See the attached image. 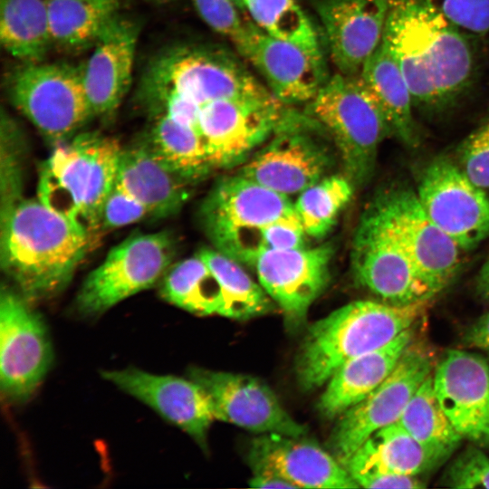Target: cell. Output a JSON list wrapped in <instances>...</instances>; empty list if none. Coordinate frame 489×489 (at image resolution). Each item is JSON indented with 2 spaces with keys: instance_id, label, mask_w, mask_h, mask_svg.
Masks as SVG:
<instances>
[{
  "instance_id": "cell-45",
  "label": "cell",
  "mask_w": 489,
  "mask_h": 489,
  "mask_svg": "<svg viewBox=\"0 0 489 489\" xmlns=\"http://www.w3.org/2000/svg\"><path fill=\"white\" fill-rule=\"evenodd\" d=\"M462 343L466 348L479 350L489 355V312L465 329Z\"/></svg>"
},
{
  "instance_id": "cell-2",
  "label": "cell",
  "mask_w": 489,
  "mask_h": 489,
  "mask_svg": "<svg viewBox=\"0 0 489 489\" xmlns=\"http://www.w3.org/2000/svg\"><path fill=\"white\" fill-rule=\"evenodd\" d=\"M92 241L38 198L24 197L0 214V264L30 302L51 299L71 282Z\"/></svg>"
},
{
  "instance_id": "cell-15",
  "label": "cell",
  "mask_w": 489,
  "mask_h": 489,
  "mask_svg": "<svg viewBox=\"0 0 489 489\" xmlns=\"http://www.w3.org/2000/svg\"><path fill=\"white\" fill-rule=\"evenodd\" d=\"M416 193L431 220L462 251L489 237V197L451 158H433L423 169Z\"/></svg>"
},
{
  "instance_id": "cell-24",
  "label": "cell",
  "mask_w": 489,
  "mask_h": 489,
  "mask_svg": "<svg viewBox=\"0 0 489 489\" xmlns=\"http://www.w3.org/2000/svg\"><path fill=\"white\" fill-rule=\"evenodd\" d=\"M139 37L138 24L121 15L96 41L83 66V81L94 117H110L129 90Z\"/></svg>"
},
{
  "instance_id": "cell-29",
  "label": "cell",
  "mask_w": 489,
  "mask_h": 489,
  "mask_svg": "<svg viewBox=\"0 0 489 489\" xmlns=\"http://www.w3.org/2000/svg\"><path fill=\"white\" fill-rule=\"evenodd\" d=\"M53 46L78 52L95 44L120 15L122 0H45Z\"/></svg>"
},
{
  "instance_id": "cell-3",
  "label": "cell",
  "mask_w": 489,
  "mask_h": 489,
  "mask_svg": "<svg viewBox=\"0 0 489 489\" xmlns=\"http://www.w3.org/2000/svg\"><path fill=\"white\" fill-rule=\"evenodd\" d=\"M431 300L397 305L351 302L313 323L297 359V379L304 390L324 384L345 362L379 349L418 322Z\"/></svg>"
},
{
  "instance_id": "cell-7",
  "label": "cell",
  "mask_w": 489,
  "mask_h": 489,
  "mask_svg": "<svg viewBox=\"0 0 489 489\" xmlns=\"http://www.w3.org/2000/svg\"><path fill=\"white\" fill-rule=\"evenodd\" d=\"M5 85L10 102L53 146L71 139L94 117L83 66L23 62L8 74Z\"/></svg>"
},
{
  "instance_id": "cell-8",
  "label": "cell",
  "mask_w": 489,
  "mask_h": 489,
  "mask_svg": "<svg viewBox=\"0 0 489 489\" xmlns=\"http://www.w3.org/2000/svg\"><path fill=\"white\" fill-rule=\"evenodd\" d=\"M175 251L173 236L168 231L127 237L87 275L75 298L76 312L83 317H97L149 289L171 266Z\"/></svg>"
},
{
  "instance_id": "cell-21",
  "label": "cell",
  "mask_w": 489,
  "mask_h": 489,
  "mask_svg": "<svg viewBox=\"0 0 489 489\" xmlns=\"http://www.w3.org/2000/svg\"><path fill=\"white\" fill-rule=\"evenodd\" d=\"M101 376L205 446L208 429L216 419L210 398L197 382L134 367L103 370Z\"/></svg>"
},
{
  "instance_id": "cell-46",
  "label": "cell",
  "mask_w": 489,
  "mask_h": 489,
  "mask_svg": "<svg viewBox=\"0 0 489 489\" xmlns=\"http://www.w3.org/2000/svg\"><path fill=\"white\" fill-rule=\"evenodd\" d=\"M249 484L254 488H297L289 480L271 471H254Z\"/></svg>"
},
{
  "instance_id": "cell-48",
  "label": "cell",
  "mask_w": 489,
  "mask_h": 489,
  "mask_svg": "<svg viewBox=\"0 0 489 489\" xmlns=\"http://www.w3.org/2000/svg\"><path fill=\"white\" fill-rule=\"evenodd\" d=\"M149 1L156 2V3H160V4H161V3H166V2H168V1H169V0H149Z\"/></svg>"
},
{
  "instance_id": "cell-32",
  "label": "cell",
  "mask_w": 489,
  "mask_h": 489,
  "mask_svg": "<svg viewBox=\"0 0 489 489\" xmlns=\"http://www.w3.org/2000/svg\"><path fill=\"white\" fill-rule=\"evenodd\" d=\"M160 295L168 302L200 316L221 315L223 309L218 280L197 254L168 268L162 277Z\"/></svg>"
},
{
  "instance_id": "cell-40",
  "label": "cell",
  "mask_w": 489,
  "mask_h": 489,
  "mask_svg": "<svg viewBox=\"0 0 489 489\" xmlns=\"http://www.w3.org/2000/svg\"><path fill=\"white\" fill-rule=\"evenodd\" d=\"M457 165L474 184L489 189V120L474 129L459 144Z\"/></svg>"
},
{
  "instance_id": "cell-37",
  "label": "cell",
  "mask_w": 489,
  "mask_h": 489,
  "mask_svg": "<svg viewBox=\"0 0 489 489\" xmlns=\"http://www.w3.org/2000/svg\"><path fill=\"white\" fill-rule=\"evenodd\" d=\"M0 214L9 210L23 196V133L14 120L1 112Z\"/></svg>"
},
{
  "instance_id": "cell-38",
  "label": "cell",
  "mask_w": 489,
  "mask_h": 489,
  "mask_svg": "<svg viewBox=\"0 0 489 489\" xmlns=\"http://www.w3.org/2000/svg\"><path fill=\"white\" fill-rule=\"evenodd\" d=\"M440 485L458 488H489V455L480 446H469L448 465Z\"/></svg>"
},
{
  "instance_id": "cell-6",
  "label": "cell",
  "mask_w": 489,
  "mask_h": 489,
  "mask_svg": "<svg viewBox=\"0 0 489 489\" xmlns=\"http://www.w3.org/2000/svg\"><path fill=\"white\" fill-rule=\"evenodd\" d=\"M306 114L331 137L354 187L366 185L375 171L379 145L392 133L360 73L330 77L307 103Z\"/></svg>"
},
{
  "instance_id": "cell-26",
  "label": "cell",
  "mask_w": 489,
  "mask_h": 489,
  "mask_svg": "<svg viewBox=\"0 0 489 489\" xmlns=\"http://www.w3.org/2000/svg\"><path fill=\"white\" fill-rule=\"evenodd\" d=\"M414 339L412 327L388 344L341 365L326 383L318 403L320 413L333 418L360 403L389 375Z\"/></svg>"
},
{
  "instance_id": "cell-10",
  "label": "cell",
  "mask_w": 489,
  "mask_h": 489,
  "mask_svg": "<svg viewBox=\"0 0 489 489\" xmlns=\"http://www.w3.org/2000/svg\"><path fill=\"white\" fill-rule=\"evenodd\" d=\"M350 259L356 282L383 302L405 305L436 295L418 274L376 197L359 221Z\"/></svg>"
},
{
  "instance_id": "cell-11",
  "label": "cell",
  "mask_w": 489,
  "mask_h": 489,
  "mask_svg": "<svg viewBox=\"0 0 489 489\" xmlns=\"http://www.w3.org/2000/svg\"><path fill=\"white\" fill-rule=\"evenodd\" d=\"M32 302L3 285L0 293V388L12 402L31 398L49 371L53 352L47 328Z\"/></svg>"
},
{
  "instance_id": "cell-25",
  "label": "cell",
  "mask_w": 489,
  "mask_h": 489,
  "mask_svg": "<svg viewBox=\"0 0 489 489\" xmlns=\"http://www.w3.org/2000/svg\"><path fill=\"white\" fill-rule=\"evenodd\" d=\"M189 184L162 162L146 139L122 148L115 186L144 206L149 216L177 214L188 198Z\"/></svg>"
},
{
  "instance_id": "cell-42",
  "label": "cell",
  "mask_w": 489,
  "mask_h": 489,
  "mask_svg": "<svg viewBox=\"0 0 489 489\" xmlns=\"http://www.w3.org/2000/svg\"><path fill=\"white\" fill-rule=\"evenodd\" d=\"M260 235L262 251L303 247L307 236L295 210L263 226Z\"/></svg>"
},
{
  "instance_id": "cell-23",
  "label": "cell",
  "mask_w": 489,
  "mask_h": 489,
  "mask_svg": "<svg viewBox=\"0 0 489 489\" xmlns=\"http://www.w3.org/2000/svg\"><path fill=\"white\" fill-rule=\"evenodd\" d=\"M249 462L254 471H271L297 488H359L346 467L317 444L277 433L253 440Z\"/></svg>"
},
{
  "instance_id": "cell-13",
  "label": "cell",
  "mask_w": 489,
  "mask_h": 489,
  "mask_svg": "<svg viewBox=\"0 0 489 489\" xmlns=\"http://www.w3.org/2000/svg\"><path fill=\"white\" fill-rule=\"evenodd\" d=\"M273 95L220 100L201 107L199 131L213 169L240 164L295 112Z\"/></svg>"
},
{
  "instance_id": "cell-34",
  "label": "cell",
  "mask_w": 489,
  "mask_h": 489,
  "mask_svg": "<svg viewBox=\"0 0 489 489\" xmlns=\"http://www.w3.org/2000/svg\"><path fill=\"white\" fill-rule=\"evenodd\" d=\"M197 254L206 263L220 284L223 295L221 316L246 320L271 310L273 300L238 261L216 248H204Z\"/></svg>"
},
{
  "instance_id": "cell-41",
  "label": "cell",
  "mask_w": 489,
  "mask_h": 489,
  "mask_svg": "<svg viewBox=\"0 0 489 489\" xmlns=\"http://www.w3.org/2000/svg\"><path fill=\"white\" fill-rule=\"evenodd\" d=\"M202 20L216 33L231 41L242 29L244 19L235 0H192Z\"/></svg>"
},
{
  "instance_id": "cell-16",
  "label": "cell",
  "mask_w": 489,
  "mask_h": 489,
  "mask_svg": "<svg viewBox=\"0 0 489 489\" xmlns=\"http://www.w3.org/2000/svg\"><path fill=\"white\" fill-rule=\"evenodd\" d=\"M375 197L420 277L439 293L456 275L462 249L431 220L410 187L397 185Z\"/></svg>"
},
{
  "instance_id": "cell-5",
  "label": "cell",
  "mask_w": 489,
  "mask_h": 489,
  "mask_svg": "<svg viewBox=\"0 0 489 489\" xmlns=\"http://www.w3.org/2000/svg\"><path fill=\"white\" fill-rule=\"evenodd\" d=\"M170 95L202 107L215 101L266 97L273 93L226 51L179 45L160 51L149 62L135 98L146 112Z\"/></svg>"
},
{
  "instance_id": "cell-12",
  "label": "cell",
  "mask_w": 489,
  "mask_h": 489,
  "mask_svg": "<svg viewBox=\"0 0 489 489\" xmlns=\"http://www.w3.org/2000/svg\"><path fill=\"white\" fill-rule=\"evenodd\" d=\"M436 365L434 352L413 340L389 375L364 399L342 414L331 438V448L343 465L374 432L399 419Z\"/></svg>"
},
{
  "instance_id": "cell-39",
  "label": "cell",
  "mask_w": 489,
  "mask_h": 489,
  "mask_svg": "<svg viewBox=\"0 0 489 489\" xmlns=\"http://www.w3.org/2000/svg\"><path fill=\"white\" fill-rule=\"evenodd\" d=\"M473 37L489 32V0H420Z\"/></svg>"
},
{
  "instance_id": "cell-19",
  "label": "cell",
  "mask_w": 489,
  "mask_h": 489,
  "mask_svg": "<svg viewBox=\"0 0 489 489\" xmlns=\"http://www.w3.org/2000/svg\"><path fill=\"white\" fill-rule=\"evenodd\" d=\"M333 247L264 250L251 262L258 282L285 314L289 323L300 324L312 303L326 289Z\"/></svg>"
},
{
  "instance_id": "cell-1",
  "label": "cell",
  "mask_w": 489,
  "mask_h": 489,
  "mask_svg": "<svg viewBox=\"0 0 489 489\" xmlns=\"http://www.w3.org/2000/svg\"><path fill=\"white\" fill-rule=\"evenodd\" d=\"M383 40L396 57L414 107L438 112L455 105L475 75L473 36L420 0H388Z\"/></svg>"
},
{
  "instance_id": "cell-49",
  "label": "cell",
  "mask_w": 489,
  "mask_h": 489,
  "mask_svg": "<svg viewBox=\"0 0 489 489\" xmlns=\"http://www.w3.org/2000/svg\"><path fill=\"white\" fill-rule=\"evenodd\" d=\"M239 0H235L236 3H238ZM238 5V4H237Z\"/></svg>"
},
{
  "instance_id": "cell-18",
  "label": "cell",
  "mask_w": 489,
  "mask_h": 489,
  "mask_svg": "<svg viewBox=\"0 0 489 489\" xmlns=\"http://www.w3.org/2000/svg\"><path fill=\"white\" fill-rule=\"evenodd\" d=\"M188 378L206 390L217 420L264 434L303 436L307 432L284 409L273 391L252 376L191 368Z\"/></svg>"
},
{
  "instance_id": "cell-9",
  "label": "cell",
  "mask_w": 489,
  "mask_h": 489,
  "mask_svg": "<svg viewBox=\"0 0 489 489\" xmlns=\"http://www.w3.org/2000/svg\"><path fill=\"white\" fill-rule=\"evenodd\" d=\"M294 210L288 196L238 173L214 186L200 216L215 248L240 261L254 246L260 228Z\"/></svg>"
},
{
  "instance_id": "cell-28",
  "label": "cell",
  "mask_w": 489,
  "mask_h": 489,
  "mask_svg": "<svg viewBox=\"0 0 489 489\" xmlns=\"http://www.w3.org/2000/svg\"><path fill=\"white\" fill-rule=\"evenodd\" d=\"M344 466L351 476L369 471L418 476L439 465L397 421L369 436Z\"/></svg>"
},
{
  "instance_id": "cell-17",
  "label": "cell",
  "mask_w": 489,
  "mask_h": 489,
  "mask_svg": "<svg viewBox=\"0 0 489 489\" xmlns=\"http://www.w3.org/2000/svg\"><path fill=\"white\" fill-rule=\"evenodd\" d=\"M232 43L286 105L309 103L329 79L323 57L269 34L250 18Z\"/></svg>"
},
{
  "instance_id": "cell-20",
  "label": "cell",
  "mask_w": 489,
  "mask_h": 489,
  "mask_svg": "<svg viewBox=\"0 0 489 489\" xmlns=\"http://www.w3.org/2000/svg\"><path fill=\"white\" fill-rule=\"evenodd\" d=\"M439 402L455 428L480 447L489 448V362L464 350H449L433 371Z\"/></svg>"
},
{
  "instance_id": "cell-44",
  "label": "cell",
  "mask_w": 489,
  "mask_h": 489,
  "mask_svg": "<svg viewBox=\"0 0 489 489\" xmlns=\"http://www.w3.org/2000/svg\"><path fill=\"white\" fill-rule=\"evenodd\" d=\"M360 487L363 488H403L419 489L426 487L417 476L403 475L388 472L369 471L352 475Z\"/></svg>"
},
{
  "instance_id": "cell-30",
  "label": "cell",
  "mask_w": 489,
  "mask_h": 489,
  "mask_svg": "<svg viewBox=\"0 0 489 489\" xmlns=\"http://www.w3.org/2000/svg\"><path fill=\"white\" fill-rule=\"evenodd\" d=\"M0 40L22 62H43L53 47L45 0H0Z\"/></svg>"
},
{
  "instance_id": "cell-14",
  "label": "cell",
  "mask_w": 489,
  "mask_h": 489,
  "mask_svg": "<svg viewBox=\"0 0 489 489\" xmlns=\"http://www.w3.org/2000/svg\"><path fill=\"white\" fill-rule=\"evenodd\" d=\"M318 125L295 112L238 173L282 195L302 193L332 165L328 146L314 135Z\"/></svg>"
},
{
  "instance_id": "cell-36",
  "label": "cell",
  "mask_w": 489,
  "mask_h": 489,
  "mask_svg": "<svg viewBox=\"0 0 489 489\" xmlns=\"http://www.w3.org/2000/svg\"><path fill=\"white\" fill-rule=\"evenodd\" d=\"M354 187L345 175H331L299 194L294 208L307 236L321 239L331 230Z\"/></svg>"
},
{
  "instance_id": "cell-4",
  "label": "cell",
  "mask_w": 489,
  "mask_h": 489,
  "mask_svg": "<svg viewBox=\"0 0 489 489\" xmlns=\"http://www.w3.org/2000/svg\"><path fill=\"white\" fill-rule=\"evenodd\" d=\"M121 150L114 138L96 131L77 133L55 145L41 166L37 198L93 243L115 186Z\"/></svg>"
},
{
  "instance_id": "cell-22",
  "label": "cell",
  "mask_w": 489,
  "mask_h": 489,
  "mask_svg": "<svg viewBox=\"0 0 489 489\" xmlns=\"http://www.w3.org/2000/svg\"><path fill=\"white\" fill-rule=\"evenodd\" d=\"M331 62L343 74H358L379 44L388 0H314Z\"/></svg>"
},
{
  "instance_id": "cell-35",
  "label": "cell",
  "mask_w": 489,
  "mask_h": 489,
  "mask_svg": "<svg viewBox=\"0 0 489 489\" xmlns=\"http://www.w3.org/2000/svg\"><path fill=\"white\" fill-rule=\"evenodd\" d=\"M237 4L264 32L323 57L317 34L295 0H239Z\"/></svg>"
},
{
  "instance_id": "cell-31",
  "label": "cell",
  "mask_w": 489,
  "mask_h": 489,
  "mask_svg": "<svg viewBox=\"0 0 489 489\" xmlns=\"http://www.w3.org/2000/svg\"><path fill=\"white\" fill-rule=\"evenodd\" d=\"M398 422L439 465L453 455L463 440L439 402L433 372L418 387Z\"/></svg>"
},
{
  "instance_id": "cell-47",
  "label": "cell",
  "mask_w": 489,
  "mask_h": 489,
  "mask_svg": "<svg viewBox=\"0 0 489 489\" xmlns=\"http://www.w3.org/2000/svg\"><path fill=\"white\" fill-rule=\"evenodd\" d=\"M475 286L477 293L481 297L489 299V259L481 267Z\"/></svg>"
},
{
  "instance_id": "cell-27",
  "label": "cell",
  "mask_w": 489,
  "mask_h": 489,
  "mask_svg": "<svg viewBox=\"0 0 489 489\" xmlns=\"http://www.w3.org/2000/svg\"><path fill=\"white\" fill-rule=\"evenodd\" d=\"M360 75L380 105L392 136L408 147H417L420 131L413 115L412 96L400 66L383 38L364 63Z\"/></svg>"
},
{
  "instance_id": "cell-33",
  "label": "cell",
  "mask_w": 489,
  "mask_h": 489,
  "mask_svg": "<svg viewBox=\"0 0 489 489\" xmlns=\"http://www.w3.org/2000/svg\"><path fill=\"white\" fill-rule=\"evenodd\" d=\"M152 120L154 123L146 140L171 170L192 183L213 169L198 130L166 114Z\"/></svg>"
},
{
  "instance_id": "cell-43",
  "label": "cell",
  "mask_w": 489,
  "mask_h": 489,
  "mask_svg": "<svg viewBox=\"0 0 489 489\" xmlns=\"http://www.w3.org/2000/svg\"><path fill=\"white\" fill-rule=\"evenodd\" d=\"M148 216L149 214L144 206L114 186L103 206L101 228H120Z\"/></svg>"
}]
</instances>
